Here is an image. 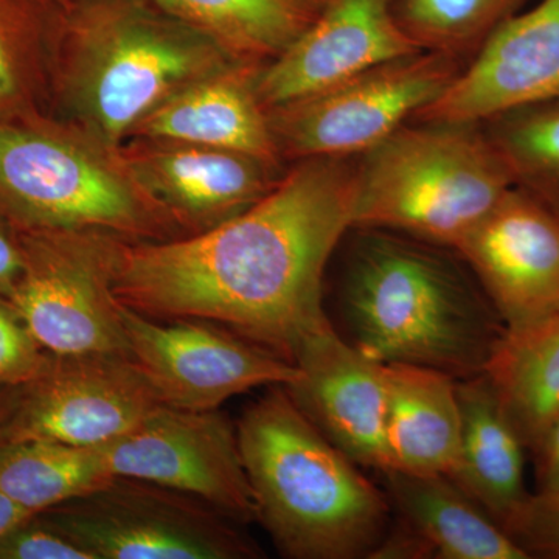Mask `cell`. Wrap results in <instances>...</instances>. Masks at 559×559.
I'll list each match as a JSON object with an SVG mask.
<instances>
[{"mask_svg": "<svg viewBox=\"0 0 559 559\" xmlns=\"http://www.w3.org/2000/svg\"><path fill=\"white\" fill-rule=\"evenodd\" d=\"M549 100H559V0H539L507 22L412 121L480 123Z\"/></svg>", "mask_w": 559, "mask_h": 559, "instance_id": "cell-16", "label": "cell"}, {"mask_svg": "<svg viewBox=\"0 0 559 559\" xmlns=\"http://www.w3.org/2000/svg\"><path fill=\"white\" fill-rule=\"evenodd\" d=\"M200 33L234 64L263 69L311 27L325 0H142Z\"/></svg>", "mask_w": 559, "mask_h": 559, "instance_id": "cell-22", "label": "cell"}, {"mask_svg": "<svg viewBox=\"0 0 559 559\" xmlns=\"http://www.w3.org/2000/svg\"><path fill=\"white\" fill-rule=\"evenodd\" d=\"M16 396L7 441L50 440L97 448L167 406L123 355L51 356Z\"/></svg>", "mask_w": 559, "mask_h": 559, "instance_id": "cell-12", "label": "cell"}, {"mask_svg": "<svg viewBox=\"0 0 559 559\" xmlns=\"http://www.w3.org/2000/svg\"><path fill=\"white\" fill-rule=\"evenodd\" d=\"M462 443L450 479L500 527H510L528 502L524 443L484 373L457 381Z\"/></svg>", "mask_w": 559, "mask_h": 559, "instance_id": "cell-20", "label": "cell"}, {"mask_svg": "<svg viewBox=\"0 0 559 559\" xmlns=\"http://www.w3.org/2000/svg\"><path fill=\"white\" fill-rule=\"evenodd\" d=\"M112 479L98 447L50 440L10 441L0 447V491L33 514L90 495Z\"/></svg>", "mask_w": 559, "mask_h": 559, "instance_id": "cell-24", "label": "cell"}, {"mask_svg": "<svg viewBox=\"0 0 559 559\" xmlns=\"http://www.w3.org/2000/svg\"><path fill=\"white\" fill-rule=\"evenodd\" d=\"M0 559L95 558L75 539L35 514L0 539Z\"/></svg>", "mask_w": 559, "mask_h": 559, "instance_id": "cell-29", "label": "cell"}, {"mask_svg": "<svg viewBox=\"0 0 559 559\" xmlns=\"http://www.w3.org/2000/svg\"><path fill=\"white\" fill-rule=\"evenodd\" d=\"M242 463L275 546L294 559L371 558L392 522L388 495L275 385L238 423Z\"/></svg>", "mask_w": 559, "mask_h": 559, "instance_id": "cell-3", "label": "cell"}, {"mask_svg": "<svg viewBox=\"0 0 559 559\" xmlns=\"http://www.w3.org/2000/svg\"><path fill=\"white\" fill-rule=\"evenodd\" d=\"M24 270V250L11 240L9 230L0 223V297L9 301Z\"/></svg>", "mask_w": 559, "mask_h": 559, "instance_id": "cell-31", "label": "cell"}, {"mask_svg": "<svg viewBox=\"0 0 559 559\" xmlns=\"http://www.w3.org/2000/svg\"><path fill=\"white\" fill-rule=\"evenodd\" d=\"M385 374L389 469L451 476L462 443L457 380L406 364L385 366Z\"/></svg>", "mask_w": 559, "mask_h": 559, "instance_id": "cell-21", "label": "cell"}, {"mask_svg": "<svg viewBox=\"0 0 559 559\" xmlns=\"http://www.w3.org/2000/svg\"><path fill=\"white\" fill-rule=\"evenodd\" d=\"M418 51L396 24L390 0H325L311 27L257 73L255 94L264 110L277 108Z\"/></svg>", "mask_w": 559, "mask_h": 559, "instance_id": "cell-14", "label": "cell"}, {"mask_svg": "<svg viewBox=\"0 0 559 559\" xmlns=\"http://www.w3.org/2000/svg\"><path fill=\"white\" fill-rule=\"evenodd\" d=\"M0 197L40 230H91L123 240L183 237L117 151L0 124Z\"/></svg>", "mask_w": 559, "mask_h": 559, "instance_id": "cell-6", "label": "cell"}, {"mask_svg": "<svg viewBox=\"0 0 559 559\" xmlns=\"http://www.w3.org/2000/svg\"><path fill=\"white\" fill-rule=\"evenodd\" d=\"M466 64L462 58L421 50L382 62L333 90L267 109L280 157L362 156L437 100Z\"/></svg>", "mask_w": 559, "mask_h": 559, "instance_id": "cell-7", "label": "cell"}, {"mask_svg": "<svg viewBox=\"0 0 559 559\" xmlns=\"http://www.w3.org/2000/svg\"><path fill=\"white\" fill-rule=\"evenodd\" d=\"M51 2L58 3V5L62 7L66 11H70L76 3H80L81 0H51Z\"/></svg>", "mask_w": 559, "mask_h": 559, "instance_id": "cell-35", "label": "cell"}, {"mask_svg": "<svg viewBox=\"0 0 559 559\" xmlns=\"http://www.w3.org/2000/svg\"><path fill=\"white\" fill-rule=\"evenodd\" d=\"M69 11L51 0H0V103H9L21 91L14 50L44 33L64 31Z\"/></svg>", "mask_w": 559, "mask_h": 559, "instance_id": "cell-27", "label": "cell"}, {"mask_svg": "<svg viewBox=\"0 0 559 559\" xmlns=\"http://www.w3.org/2000/svg\"><path fill=\"white\" fill-rule=\"evenodd\" d=\"M259 72L231 64L210 73L151 110L130 135L234 151L278 168L282 157L255 94Z\"/></svg>", "mask_w": 559, "mask_h": 559, "instance_id": "cell-19", "label": "cell"}, {"mask_svg": "<svg viewBox=\"0 0 559 559\" xmlns=\"http://www.w3.org/2000/svg\"><path fill=\"white\" fill-rule=\"evenodd\" d=\"M117 238L40 230L22 248L25 270L9 301L51 356H130L110 285Z\"/></svg>", "mask_w": 559, "mask_h": 559, "instance_id": "cell-9", "label": "cell"}, {"mask_svg": "<svg viewBox=\"0 0 559 559\" xmlns=\"http://www.w3.org/2000/svg\"><path fill=\"white\" fill-rule=\"evenodd\" d=\"M16 396L13 395L7 400L0 395V447L5 444L7 441V425H9L11 412H13L14 403H16Z\"/></svg>", "mask_w": 559, "mask_h": 559, "instance_id": "cell-34", "label": "cell"}, {"mask_svg": "<svg viewBox=\"0 0 559 559\" xmlns=\"http://www.w3.org/2000/svg\"><path fill=\"white\" fill-rule=\"evenodd\" d=\"M395 521L377 559H525L522 549L479 503L448 476L382 471Z\"/></svg>", "mask_w": 559, "mask_h": 559, "instance_id": "cell-18", "label": "cell"}, {"mask_svg": "<svg viewBox=\"0 0 559 559\" xmlns=\"http://www.w3.org/2000/svg\"><path fill=\"white\" fill-rule=\"evenodd\" d=\"M35 514L22 509L5 492L0 491V539L9 535L14 528L20 527L25 521L31 520Z\"/></svg>", "mask_w": 559, "mask_h": 559, "instance_id": "cell-33", "label": "cell"}, {"mask_svg": "<svg viewBox=\"0 0 559 559\" xmlns=\"http://www.w3.org/2000/svg\"><path fill=\"white\" fill-rule=\"evenodd\" d=\"M293 364L300 377L283 388L304 414L353 462L388 471L384 364L342 340L330 322L300 342Z\"/></svg>", "mask_w": 559, "mask_h": 559, "instance_id": "cell-15", "label": "cell"}, {"mask_svg": "<svg viewBox=\"0 0 559 559\" xmlns=\"http://www.w3.org/2000/svg\"><path fill=\"white\" fill-rule=\"evenodd\" d=\"M480 124L513 186L559 218V100L503 110Z\"/></svg>", "mask_w": 559, "mask_h": 559, "instance_id": "cell-25", "label": "cell"}, {"mask_svg": "<svg viewBox=\"0 0 559 559\" xmlns=\"http://www.w3.org/2000/svg\"><path fill=\"white\" fill-rule=\"evenodd\" d=\"M117 153L189 235L238 215L278 180L277 168L255 157L191 143L142 139Z\"/></svg>", "mask_w": 559, "mask_h": 559, "instance_id": "cell-17", "label": "cell"}, {"mask_svg": "<svg viewBox=\"0 0 559 559\" xmlns=\"http://www.w3.org/2000/svg\"><path fill=\"white\" fill-rule=\"evenodd\" d=\"M513 187L480 123L411 121L358 157L353 229L454 249Z\"/></svg>", "mask_w": 559, "mask_h": 559, "instance_id": "cell-4", "label": "cell"}, {"mask_svg": "<svg viewBox=\"0 0 559 559\" xmlns=\"http://www.w3.org/2000/svg\"><path fill=\"white\" fill-rule=\"evenodd\" d=\"M484 374L524 447L536 452L559 414V311L506 326Z\"/></svg>", "mask_w": 559, "mask_h": 559, "instance_id": "cell-23", "label": "cell"}, {"mask_svg": "<svg viewBox=\"0 0 559 559\" xmlns=\"http://www.w3.org/2000/svg\"><path fill=\"white\" fill-rule=\"evenodd\" d=\"M98 448L114 477L175 489L235 522L257 521L238 430L218 409L160 406Z\"/></svg>", "mask_w": 559, "mask_h": 559, "instance_id": "cell-11", "label": "cell"}, {"mask_svg": "<svg viewBox=\"0 0 559 559\" xmlns=\"http://www.w3.org/2000/svg\"><path fill=\"white\" fill-rule=\"evenodd\" d=\"M95 559H250L260 550L207 503L150 481L114 477L39 513Z\"/></svg>", "mask_w": 559, "mask_h": 559, "instance_id": "cell-8", "label": "cell"}, {"mask_svg": "<svg viewBox=\"0 0 559 559\" xmlns=\"http://www.w3.org/2000/svg\"><path fill=\"white\" fill-rule=\"evenodd\" d=\"M506 326L559 311V218L513 187L454 248Z\"/></svg>", "mask_w": 559, "mask_h": 559, "instance_id": "cell-13", "label": "cell"}, {"mask_svg": "<svg viewBox=\"0 0 559 559\" xmlns=\"http://www.w3.org/2000/svg\"><path fill=\"white\" fill-rule=\"evenodd\" d=\"M120 320L132 362L167 406L216 411L231 396L300 377L290 360L205 320L154 319L123 304Z\"/></svg>", "mask_w": 559, "mask_h": 559, "instance_id": "cell-10", "label": "cell"}, {"mask_svg": "<svg viewBox=\"0 0 559 559\" xmlns=\"http://www.w3.org/2000/svg\"><path fill=\"white\" fill-rule=\"evenodd\" d=\"M62 39L75 53L70 83L81 119L110 151L176 92L234 64L212 40L142 0H81Z\"/></svg>", "mask_w": 559, "mask_h": 559, "instance_id": "cell-5", "label": "cell"}, {"mask_svg": "<svg viewBox=\"0 0 559 559\" xmlns=\"http://www.w3.org/2000/svg\"><path fill=\"white\" fill-rule=\"evenodd\" d=\"M436 248L364 229L345 275L342 310L352 344L371 359L465 380L484 373L506 323L477 278Z\"/></svg>", "mask_w": 559, "mask_h": 559, "instance_id": "cell-2", "label": "cell"}, {"mask_svg": "<svg viewBox=\"0 0 559 559\" xmlns=\"http://www.w3.org/2000/svg\"><path fill=\"white\" fill-rule=\"evenodd\" d=\"M532 0H390L401 31L421 50L466 62Z\"/></svg>", "mask_w": 559, "mask_h": 559, "instance_id": "cell-26", "label": "cell"}, {"mask_svg": "<svg viewBox=\"0 0 559 559\" xmlns=\"http://www.w3.org/2000/svg\"><path fill=\"white\" fill-rule=\"evenodd\" d=\"M507 533L528 555L559 559V491L530 496Z\"/></svg>", "mask_w": 559, "mask_h": 559, "instance_id": "cell-30", "label": "cell"}, {"mask_svg": "<svg viewBox=\"0 0 559 559\" xmlns=\"http://www.w3.org/2000/svg\"><path fill=\"white\" fill-rule=\"evenodd\" d=\"M11 305L0 301V389L27 384L46 366L47 356Z\"/></svg>", "mask_w": 559, "mask_h": 559, "instance_id": "cell-28", "label": "cell"}, {"mask_svg": "<svg viewBox=\"0 0 559 559\" xmlns=\"http://www.w3.org/2000/svg\"><path fill=\"white\" fill-rule=\"evenodd\" d=\"M535 455L538 459L539 491H559V414Z\"/></svg>", "mask_w": 559, "mask_h": 559, "instance_id": "cell-32", "label": "cell"}, {"mask_svg": "<svg viewBox=\"0 0 559 559\" xmlns=\"http://www.w3.org/2000/svg\"><path fill=\"white\" fill-rule=\"evenodd\" d=\"M555 492V491H554Z\"/></svg>", "mask_w": 559, "mask_h": 559, "instance_id": "cell-36", "label": "cell"}, {"mask_svg": "<svg viewBox=\"0 0 559 559\" xmlns=\"http://www.w3.org/2000/svg\"><path fill=\"white\" fill-rule=\"evenodd\" d=\"M358 159L297 162L261 200L197 234L117 238L112 294L140 314L215 323L293 362L329 323L323 274L353 229Z\"/></svg>", "mask_w": 559, "mask_h": 559, "instance_id": "cell-1", "label": "cell"}]
</instances>
